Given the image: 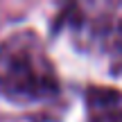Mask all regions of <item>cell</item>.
<instances>
[{"label": "cell", "instance_id": "obj_1", "mask_svg": "<svg viewBox=\"0 0 122 122\" xmlns=\"http://www.w3.org/2000/svg\"><path fill=\"white\" fill-rule=\"evenodd\" d=\"M0 91L14 100H43L57 91V77L34 36H11L0 45Z\"/></svg>", "mask_w": 122, "mask_h": 122}, {"label": "cell", "instance_id": "obj_2", "mask_svg": "<svg viewBox=\"0 0 122 122\" xmlns=\"http://www.w3.org/2000/svg\"><path fill=\"white\" fill-rule=\"evenodd\" d=\"M88 109L93 122H122V95L115 91H91Z\"/></svg>", "mask_w": 122, "mask_h": 122}]
</instances>
